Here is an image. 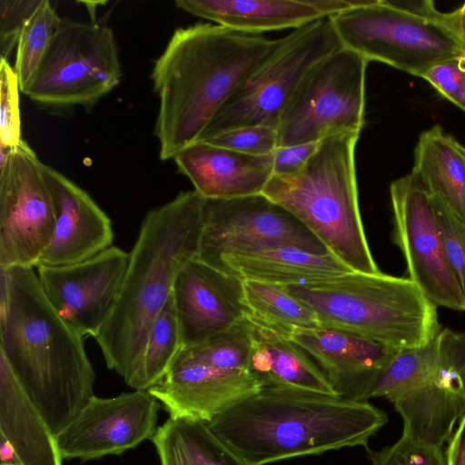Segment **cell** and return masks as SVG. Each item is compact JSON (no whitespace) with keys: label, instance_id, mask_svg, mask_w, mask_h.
<instances>
[{"label":"cell","instance_id":"cell-1","mask_svg":"<svg viewBox=\"0 0 465 465\" xmlns=\"http://www.w3.org/2000/svg\"><path fill=\"white\" fill-rule=\"evenodd\" d=\"M84 338L55 312L35 268L0 269V354L55 437L94 396Z\"/></svg>","mask_w":465,"mask_h":465},{"label":"cell","instance_id":"cell-2","mask_svg":"<svg viewBox=\"0 0 465 465\" xmlns=\"http://www.w3.org/2000/svg\"><path fill=\"white\" fill-rule=\"evenodd\" d=\"M279 42L209 23L176 29L151 74L159 98L153 132L160 159H173L199 142Z\"/></svg>","mask_w":465,"mask_h":465},{"label":"cell","instance_id":"cell-3","mask_svg":"<svg viewBox=\"0 0 465 465\" xmlns=\"http://www.w3.org/2000/svg\"><path fill=\"white\" fill-rule=\"evenodd\" d=\"M388 421L368 401L280 387L262 388L206 423L249 465L361 446Z\"/></svg>","mask_w":465,"mask_h":465},{"label":"cell","instance_id":"cell-4","mask_svg":"<svg viewBox=\"0 0 465 465\" xmlns=\"http://www.w3.org/2000/svg\"><path fill=\"white\" fill-rule=\"evenodd\" d=\"M204 203L194 190L181 192L142 221L115 305L94 338L108 369L128 386L179 272L197 257Z\"/></svg>","mask_w":465,"mask_h":465},{"label":"cell","instance_id":"cell-5","mask_svg":"<svg viewBox=\"0 0 465 465\" xmlns=\"http://www.w3.org/2000/svg\"><path fill=\"white\" fill-rule=\"evenodd\" d=\"M359 137L358 133H342L322 140L301 171L272 175L262 194L296 217L351 271L378 273L359 206Z\"/></svg>","mask_w":465,"mask_h":465},{"label":"cell","instance_id":"cell-6","mask_svg":"<svg viewBox=\"0 0 465 465\" xmlns=\"http://www.w3.org/2000/svg\"><path fill=\"white\" fill-rule=\"evenodd\" d=\"M282 287L316 313L322 328L397 350L427 344L440 331L436 305L409 278L351 272Z\"/></svg>","mask_w":465,"mask_h":465},{"label":"cell","instance_id":"cell-7","mask_svg":"<svg viewBox=\"0 0 465 465\" xmlns=\"http://www.w3.org/2000/svg\"><path fill=\"white\" fill-rule=\"evenodd\" d=\"M352 8L329 17L342 47L368 62L384 63L422 77L465 49L441 22L432 1L351 0Z\"/></svg>","mask_w":465,"mask_h":465},{"label":"cell","instance_id":"cell-8","mask_svg":"<svg viewBox=\"0 0 465 465\" xmlns=\"http://www.w3.org/2000/svg\"><path fill=\"white\" fill-rule=\"evenodd\" d=\"M341 47L329 18L280 38L276 49L223 105L199 142L244 126L277 129L283 111L306 75Z\"/></svg>","mask_w":465,"mask_h":465},{"label":"cell","instance_id":"cell-9","mask_svg":"<svg viewBox=\"0 0 465 465\" xmlns=\"http://www.w3.org/2000/svg\"><path fill=\"white\" fill-rule=\"evenodd\" d=\"M121 77L118 46L110 27L61 18L24 94L46 106L91 107L116 87Z\"/></svg>","mask_w":465,"mask_h":465},{"label":"cell","instance_id":"cell-10","mask_svg":"<svg viewBox=\"0 0 465 465\" xmlns=\"http://www.w3.org/2000/svg\"><path fill=\"white\" fill-rule=\"evenodd\" d=\"M368 64L344 47L320 62L283 111L277 125V147L320 142L342 133L361 134Z\"/></svg>","mask_w":465,"mask_h":465},{"label":"cell","instance_id":"cell-11","mask_svg":"<svg viewBox=\"0 0 465 465\" xmlns=\"http://www.w3.org/2000/svg\"><path fill=\"white\" fill-rule=\"evenodd\" d=\"M54 223L43 163L25 141L0 146V269L36 268Z\"/></svg>","mask_w":465,"mask_h":465},{"label":"cell","instance_id":"cell-12","mask_svg":"<svg viewBox=\"0 0 465 465\" xmlns=\"http://www.w3.org/2000/svg\"><path fill=\"white\" fill-rule=\"evenodd\" d=\"M329 253L291 213L264 194L205 199L197 258L221 271L225 255L278 247Z\"/></svg>","mask_w":465,"mask_h":465},{"label":"cell","instance_id":"cell-13","mask_svg":"<svg viewBox=\"0 0 465 465\" xmlns=\"http://www.w3.org/2000/svg\"><path fill=\"white\" fill-rule=\"evenodd\" d=\"M393 240L406 261L409 279L436 306L465 312L460 286L450 266L434 203L415 173L390 186Z\"/></svg>","mask_w":465,"mask_h":465},{"label":"cell","instance_id":"cell-14","mask_svg":"<svg viewBox=\"0 0 465 465\" xmlns=\"http://www.w3.org/2000/svg\"><path fill=\"white\" fill-rule=\"evenodd\" d=\"M159 408L148 391L113 398L94 395L56 435L60 455L87 461L134 449L154 435Z\"/></svg>","mask_w":465,"mask_h":465},{"label":"cell","instance_id":"cell-15","mask_svg":"<svg viewBox=\"0 0 465 465\" xmlns=\"http://www.w3.org/2000/svg\"><path fill=\"white\" fill-rule=\"evenodd\" d=\"M128 259L129 252L113 245L75 264L38 266L36 273L55 312L83 337L94 339L115 305Z\"/></svg>","mask_w":465,"mask_h":465},{"label":"cell","instance_id":"cell-16","mask_svg":"<svg viewBox=\"0 0 465 465\" xmlns=\"http://www.w3.org/2000/svg\"><path fill=\"white\" fill-rule=\"evenodd\" d=\"M438 336L435 372L392 404L403 420V436L442 449L465 414V334L443 329Z\"/></svg>","mask_w":465,"mask_h":465},{"label":"cell","instance_id":"cell-17","mask_svg":"<svg viewBox=\"0 0 465 465\" xmlns=\"http://www.w3.org/2000/svg\"><path fill=\"white\" fill-rule=\"evenodd\" d=\"M262 388L252 371L220 367L183 347L164 376L148 391L170 418L207 423Z\"/></svg>","mask_w":465,"mask_h":465},{"label":"cell","instance_id":"cell-18","mask_svg":"<svg viewBox=\"0 0 465 465\" xmlns=\"http://www.w3.org/2000/svg\"><path fill=\"white\" fill-rule=\"evenodd\" d=\"M173 299L182 348L203 342L250 313L243 280L197 257L179 272L173 288Z\"/></svg>","mask_w":465,"mask_h":465},{"label":"cell","instance_id":"cell-19","mask_svg":"<svg viewBox=\"0 0 465 465\" xmlns=\"http://www.w3.org/2000/svg\"><path fill=\"white\" fill-rule=\"evenodd\" d=\"M43 173L54 197L55 223L37 267L75 264L113 246L111 219L94 199L53 167L43 163Z\"/></svg>","mask_w":465,"mask_h":465},{"label":"cell","instance_id":"cell-20","mask_svg":"<svg viewBox=\"0 0 465 465\" xmlns=\"http://www.w3.org/2000/svg\"><path fill=\"white\" fill-rule=\"evenodd\" d=\"M289 338L324 373L338 395L368 401L383 369L399 351L335 329L297 330Z\"/></svg>","mask_w":465,"mask_h":465},{"label":"cell","instance_id":"cell-21","mask_svg":"<svg viewBox=\"0 0 465 465\" xmlns=\"http://www.w3.org/2000/svg\"><path fill=\"white\" fill-rule=\"evenodd\" d=\"M173 160L205 199H233L262 193L273 175L272 153L251 155L206 142L184 148Z\"/></svg>","mask_w":465,"mask_h":465},{"label":"cell","instance_id":"cell-22","mask_svg":"<svg viewBox=\"0 0 465 465\" xmlns=\"http://www.w3.org/2000/svg\"><path fill=\"white\" fill-rule=\"evenodd\" d=\"M0 439L19 465H62L55 435L1 354Z\"/></svg>","mask_w":465,"mask_h":465},{"label":"cell","instance_id":"cell-23","mask_svg":"<svg viewBox=\"0 0 465 465\" xmlns=\"http://www.w3.org/2000/svg\"><path fill=\"white\" fill-rule=\"evenodd\" d=\"M184 12L234 31L261 35L326 18L307 0H176Z\"/></svg>","mask_w":465,"mask_h":465},{"label":"cell","instance_id":"cell-24","mask_svg":"<svg viewBox=\"0 0 465 465\" xmlns=\"http://www.w3.org/2000/svg\"><path fill=\"white\" fill-rule=\"evenodd\" d=\"M252 322L250 371L262 388L280 387L338 395L313 360L282 333L247 316Z\"/></svg>","mask_w":465,"mask_h":465},{"label":"cell","instance_id":"cell-25","mask_svg":"<svg viewBox=\"0 0 465 465\" xmlns=\"http://www.w3.org/2000/svg\"><path fill=\"white\" fill-rule=\"evenodd\" d=\"M417 175L432 201L465 226V156L440 125L420 134L414 150Z\"/></svg>","mask_w":465,"mask_h":465},{"label":"cell","instance_id":"cell-26","mask_svg":"<svg viewBox=\"0 0 465 465\" xmlns=\"http://www.w3.org/2000/svg\"><path fill=\"white\" fill-rule=\"evenodd\" d=\"M221 271L242 280L280 285L353 272L331 253H312L287 246L225 255Z\"/></svg>","mask_w":465,"mask_h":465},{"label":"cell","instance_id":"cell-27","mask_svg":"<svg viewBox=\"0 0 465 465\" xmlns=\"http://www.w3.org/2000/svg\"><path fill=\"white\" fill-rule=\"evenodd\" d=\"M151 440L161 465H249L203 421L169 417Z\"/></svg>","mask_w":465,"mask_h":465},{"label":"cell","instance_id":"cell-28","mask_svg":"<svg viewBox=\"0 0 465 465\" xmlns=\"http://www.w3.org/2000/svg\"><path fill=\"white\" fill-rule=\"evenodd\" d=\"M247 315L289 338L297 330L322 328L316 313L280 284L243 280Z\"/></svg>","mask_w":465,"mask_h":465},{"label":"cell","instance_id":"cell-29","mask_svg":"<svg viewBox=\"0 0 465 465\" xmlns=\"http://www.w3.org/2000/svg\"><path fill=\"white\" fill-rule=\"evenodd\" d=\"M438 334L427 344L399 350L379 376L370 399L381 397L392 403L427 381L440 361Z\"/></svg>","mask_w":465,"mask_h":465},{"label":"cell","instance_id":"cell-30","mask_svg":"<svg viewBox=\"0 0 465 465\" xmlns=\"http://www.w3.org/2000/svg\"><path fill=\"white\" fill-rule=\"evenodd\" d=\"M182 348L173 292L153 322L136 374L129 387L148 391L160 381Z\"/></svg>","mask_w":465,"mask_h":465},{"label":"cell","instance_id":"cell-31","mask_svg":"<svg viewBox=\"0 0 465 465\" xmlns=\"http://www.w3.org/2000/svg\"><path fill=\"white\" fill-rule=\"evenodd\" d=\"M60 20L51 3L42 0L23 27L14 67L23 94L33 82Z\"/></svg>","mask_w":465,"mask_h":465},{"label":"cell","instance_id":"cell-32","mask_svg":"<svg viewBox=\"0 0 465 465\" xmlns=\"http://www.w3.org/2000/svg\"><path fill=\"white\" fill-rule=\"evenodd\" d=\"M20 86L14 67L7 60H0V146L13 148L19 144L21 119Z\"/></svg>","mask_w":465,"mask_h":465},{"label":"cell","instance_id":"cell-33","mask_svg":"<svg viewBox=\"0 0 465 465\" xmlns=\"http://www.w3.org/2000/svg\"><path fill=\"white\" fill-rule=\"evenodd\" d=\"M366 450L371 465H446L441 448L419 443L403 435L381 450Z\"/></svg>","mask_w":465,"mask_h":465},{"label":"cell","instance_id":"cell-34","mask_svg":"<svg viewBox=\"0 0 465 465\" xmlns=\"http://www.w3.org/2000/svg\"><path fill=\"white\" fill-rule=\"evenodd\" d=\"M201 142L246 154L265 155L276 149L278 134L275 127L252 125L226 131Z\"/></svg>","mask_w":465,"mask_h":465},{"label":"cell","instance_id":"cell-35","mask_svg":"<svg viewBox=\"0 0 465 465\" xmlns=\"http://www.w3.org/2000/svg\"><path fill=\"white\" fill-rule=\"evenodd\" d=\"M42 0L0 1V60H7L23 27Z\"/></svg>","mask_w":465,"mask_h":465},{"label":"cell","instance_id":"cell-36","mask_svg":"<svg viewBox=\"0 0 465 465\" xmlns=\"http://www.w3.org/2000/svg\"><path fill=\"white\" fill-rule=\"evenodd\" d=\"M434 206L448 262L465 301V226L435 203Z\"/></svg>","mask_w":465,"mask_h":465},{"label":"cell","instance_id":"cell-37","mask_svg":"<svg viewBox=\"0 0 465 465\" xmlns=\"http://www.w3.org/2000/svg\"><path fill=\"white\" fill-rule=\"evenodd\" d=\"M421 78L465 112V57L440 63L426 72Z\"/></svg>","mask_w":465,"mask_h":465},{"label":"cell","instance_id":"cell-38","mask_svg":"<svg viewBox=\"0 0 465 465\" xmlns=\"http://www.w3.org/2000/svg\"><path fill=\"white\" fill-rule=\"evenodd\" d=\"M320 142L276 147L272 153L273 175H289L301 171L317 151Z\"/></svg>","mask_w":465,"mask_h":465},{"label":"cell","instance_id":"cell-39","mask_svg":"<svg viewBox=\"0 0 465 465\" xmlns=\"http://www.w3.org/2000/svg\"><path fill=\"white\" fill-rule=\"evenodd\" d=\"M446 465H465V414L448 441Z\"/></svg>","mask_w":465,"mask_h":465},{"label":"cell","instance_id":"cell-40","mask_svg":"<svg viewBox=\"0 0 465 465\" xmlns=\"http://www.w3.org/2000/svg\"><path fill=\"white\" fill-rule=\"evenodd\" d=\"M441 22L455 35L465 49V14L456 9L450 13L439 14Z\"/></svg>","mask_w":465,"mask_h":465},{"label":"cell","instance_id":"cell-41","mask_svg":"<svg viewBox=\"0 0 465 465\" xmlns=\"http://www.w3.org/2000/svg\"><path fill=\"white\" fill-rule=\"evenodd\" d=\"M324 17L329 18L352 8L351 0H307Z\"/></svg>","mask_w":465,"mask_h":465},{"label":"cell","instance_id":"cell-42","mask_svg":"<svg viewBox=\"0 0 465 465\" xmlns=\"http://www.w3.org/2000/svg\"><path fill=\"white\" fill-rule=\"evenodd\" d=\"M459 9H460V13L465 14V2L460 7H459Z\"/></svg>","mask_w":465,"mask_h":465},{"label":"cell","instance_id":"cell-43","mask_svg":"<svg viewBox=\"0 0 465 465\" xmlns=\"http://www.w3.org/2000/svg\"><path fill=\"white\" fill-rule=\"evenodd\" d=\"M461 151H462V153H463V154L465 156V147L463 145H461Z\"/></svg>","mask_w":465,"mask_h":465},{"label":"cell","instance_id":"cell-44","mask_svg":"<svg viewBox=\"0 0 465 465\" xmlns=\"http://www.w3.org/2000/svg\"><path fill=\"white\" fill-rule=\"evenodd\" d=\"M0 465H16V464H12V463H1Z\"/></svg>","mask_w":465,"mask_h":465}]
</instances>
